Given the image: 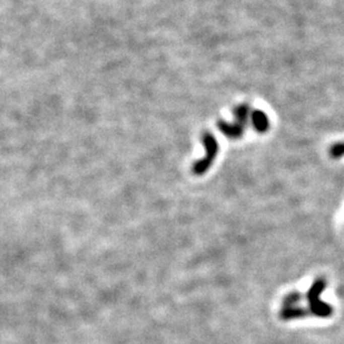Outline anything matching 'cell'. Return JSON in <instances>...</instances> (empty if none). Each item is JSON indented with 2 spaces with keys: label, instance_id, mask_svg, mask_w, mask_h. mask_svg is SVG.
Masks as SVG:
<instances>
[{
  "label": "cell",
  "instance_id": "4",
  "mask_svg": "<svg viewBox=\"0 0 344 344\" xmlns=\"http://www.w3.org/2000/svg\"><path fill=\"white\" fill-rule=\"evenodd\" d=\"M311 313L309 309L301 308V306H289V308H283L280 312V317L284 321H291L296 319H303V317L309 316Z\"/></svg>",
  "mask_w": 344,
  "mask_h": 344
},
{
  "label": "cell",
  "instance_id": "1",
  "mask_svg": "<svg viewBox=\"0 0 344 344\" xmlns=\"http://www.w3.org/2000/svg\"><path fill=\"white\" fill-rule=\"evenodd\" d=\"M325 288L326 282L324 281V279H316L308 290V293H306L310 313L317 317H322V319L329 317L333 313L332 306L321 300V294L323 293Z\"/></svg>",
  "mask_w": 344,
  "mask_h": 344
},
{
  "label": "cell",
  "instance_id": "3",
  "mask_svg": "<svg viewBox=\"0 0 344 344\" xmlns=\"http://www.w3.org/2000/svg\"><path fill=\"white\" fill-rule=\"evenodd\" d=\"M219 129L229 139H240V137L244 133V127L236 121L233 123H229V121L220 120L218 124Z\"/></svg>",
  "mask_w": 344,
  "mask_h": 344
},
{
  "label": "cell",
  "instance_id": "8",
  "mask_svg": "<svg viewBox=\"0 0 344 344\" xmlns=\"http://www.w3.org/2000/svg\"><path fill=\"white\" fill-rule=\"evenodd\" d=\"M331 156L334 158H340L344 156V143H336L331 147Z\"/></svg>",
  "mask_w": 344,
  "mask_h": 344
},
{
  "label": "cell",
  "instance_id": "2",
  "mask_svg": "<svg viewBox=\"0 0 344 344\" xmlns=\"http://www.w3.org/2000/svg\"><path fill=\"white\" fill-rule=\"evenodd\" d=\"M202 141L205 146L206 154L205 157L200 158L199 161H197L193 165V172L194 174H196V175H203V174L209 171L212 164L214 163L215 157L218 155L219 152L218 141H216L213 135L210 133H205L202 137Z\"/></svg>",
  "mask_w": 344,
  "mask_h": 344
},
{
  "label": "cell",
  "instance_id": "5",
  "mask_svg": "<svg viewBox=\"0 0 344 344\" xmlns=\"http://www.w3.org/2000/svg\"><path fill=\"white\" fill-rule=\"evenodd\" d=\"M251 120L254 129L258 133H265L269 128V119L267 115L262 110H254L251 113Z\"/></svg>",
  "mask_w": 344,
  "mask_h": 344
},
{
  "label": "cell",
  "instance_id": "6",
  "mask_svg": "<svg viewBox=\"0 0 344 344\" xmlns=\"http://www.w3.org/2000/svg\"><path fill=\"white\" fill-rule=\"evenodd\" d=\"M250 107H248V105L245 104H242L236 106L235 109H234V116H235V121L236 123H239L243 126H245L248 117H250Z\"/></svg>",
  "mask_w": 344,
  "mask_h": 344
},
{
  "label": "cell",
  "instance_id": "7",
  "mask_svg": "<svg viewBox=\"0 0 344 344\" xmlns=\"http://www.w3.org/2000/svg\"><path fill=\"white\" fill-rule=\"evenodd\" d=\"M303 300V295L300 292H291L284 296L282 303L284 308H289V306H295L299 302Z\"/></svg>",
  "mask_w": 344,
  "mask_h": 344
}]
</instances>
